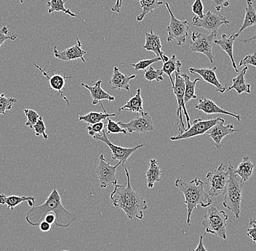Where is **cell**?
Returning a JSON list of instances; mask_svg holds the SVG:
<instances>
[{"mask_svg": "<svg viewBox=\"0 0 256 251\" xmlns=\"http://www.w3.org/2000/svg\"><path fill=\"white\" fill-rule=\"evenodd\" d=\"M210 1L212 6L217 11H220L222 8L227 7L230 5L228 0H210Z\"/></svg>", "mask_w": 256, "mask_h": 251, "instance_id": "cell-46", "label": "cell"}, {"mask_svg": "<svg viewBox=\"0 0 256 251\" xmlns=\"http://www.w3.org/2000/svg\"><path fill=\"white\" fill-rule=\"evenodd\" d=\"M124 169L127 176V186L118 184L114 185V190L110 196L111 204L115 209H122L130 220L138 219L144 221L143 212L148 209V205L140 195L132 188L128 169L126 167Z\"/></svg>", "mask_w": 256, "mask_h": 251, "instance_id": "cell-2", "label": "cell"}, {"mask_svg": "<svg viewBox=\"0 0 256 251\" xmlns=\"http://www.w3.org/2000/svg\"><path fill=\"white\" fill-rule=\"evenodd\" d=\"M94 140H97V141L103 142L106 145H108L110 150L112 152V160L110 161V164L112 161H119L121 163V165L122 166L123 169L126 167V164L128 162V158L130 156L135 153L140 148H143L144 145H137L134 148H123L122 146H118V145H114L110 139L107 137L106 132V129H104L103 132L102 134H96L95 135L92 136Z\"/></svg>", "mask_w": 256, "mask_h": 251, "instance_id": "cell-9", "label": "cell"}, {"mask_svg": "<svg viewBox=\"0 0 256 251\" xmlns=\"http://www.w3.org/2000/svg\"></svg>", "mask_w": 256, "mask_h": 251, "instance_id": "cell-53", "label": "cell"}, {"mask_svg": "<svg viewBox=\"0 0 256 251\" xmlns=\"http://www.w3.org/2000/svg\"><path fill=\"white\" fill-rule=\"evenodd\" d=\"M118 124L122 129H126L127 132L130 134L134 133V132L147 133V132L154 130L151 116L148 113H146L145 114L140 115L135 119L131 120L130 122L123 123L120 121Z\"/></svg>", "mask_w": 256, "mask_h": 251, "instance_id": "cell-15", "label": "cell"}, {"mask_svg": "<svg viewBox=\"0 0 256 251\" xmlns=\"http://www.w3.org/2000/svg\"><path fill=\"white\" fill-rule=\"evenodd\" d=\"M228 216L225 212L216 209L211 206L208 208V212L202 222V225L206 228V233H210L214 236L226 240L227 221Z\"/></svg>", "mask_w": 256, "mask_h": 251, "instance_id": "cell-5", "label": "cell"}, {"mask_svg": "<svg viewBox=\"0 0 256 251\" xmlns=\"http://www.w3.org/2000/svg\"><path fill=\"white\" fill-rule=\"evenodd\" d=\"M33 129L34 131L35 135L36 137L42 136L44 140H48V135L46 134V126L44 121H43L42 117L40 118L36 124L34 126Z\"/></svg>", "mask_w": 256, "mask_h": 251, "instance_id": "cell-41", "label": "cell"}, {"mask_svg": "<svg viewBox=\"0 0 256 251\" xmlns=\"http://www.w3.org/2000/svg\"><path fill=\"white\" fill-rule=\"evenodd\" d=\"M122 4V0H116L114 5L112 7V10L115 12H120V8Z\"/></svg>", "mask_w": 256, "mask_h": 251, "instance_id": "cell-50", "label": "cell"}, {"mask_svg": "<svg viewBox=\"0 0 256 251\" xmlns=\"http://www.w3.org/2000/svg\"><path fill=\"white\" fill-rule=\"evenodd\" d=\"M121 165L119 162L116 165L112 166L110 163H106L103 153L99 156V164L96 168L95 174L100 182V188H106L110 185L118 184L116 172L118 166Z\"/></svg>", "mask_w": 256, "mask_h": 251, "instance_id": "cell-12", "label": "cell"}, {"mask_svg": "<svg viewBox=\"0 0 256 251\" xmlns=\"http://www.w3.org/2000/svg\"><path fill=\"white\" fill-rule=\"evenodd\" d=\"M104 128H105L104 127V124L102 121L96 123V124H90L87 128L88 134L92 137L96 134H102Z\"/></svg>", "mask_w": 256, "mask_h": 251, "instance_id": "cell-43", "label": "cell"}, {"mask_svg": "<svg viewBox=\"0 0 256 251\" xmlns=\"http://www.w3.org/2000/svg\"><path fill=\"white\" fill-rule=\"evenodd\" d=\"M193 251H208L207 249L204 247V244H203V236H200L199 244L196 246V249Z\"/></svg>", "mask_w": 256, "mask_h": 251, "instance_id": "cell-48", "label": "cell"}, {"mask_svg": "<svg viewBox=\"0 0 256 251\" xmlns=\"http://www.w3.org/2000/svg\"><path fill=\"white\" fill-rule=\"evenodd\" d=\"M163 72L162 70H156L152 66L148 67V69L144 71V77L148 81H162L164 80L163 78Z\"/></svg>", "mask_w": 256, "mask_h": 251, "instance_id": "cell-36", "label": "cell"}, {"mask_svg": "<svg viewBox=\"0 0 256 251\" xmlns=\"http://www.w3.org/2000/svg\"><path fill=\"white\" fill-rule=\"evenodd\" d=\"M248 70V66H244V68L240 72L239 74L236 77L232 79V85L230 87L226 88V91H230L232 89H235L238 94H241L243 92L250 94V84H248L246 81V73Z\"/></svg>", "mask_w": 256, "mask_h": 251, "instance_id": "cell-24", "label": "cell"}, {"mask_svg": "<svg viewBox=\"0 0 256 251\" xmlns=\"http://www.w3.org/2000/svg\"><path fill=\"white\" fill-rule=\"evenodd\" d=\"M17 102V99L6 97L4 94H0V116L6 115V112L12 109Z\"/></svg>", "mask_w": 256, "mask_h": 251, "instance_id": "cell-35", "label": "cell"}, {"mask_svg": "<svg viewBox=\"0 0 256 251\" xmlns=\"http://www.w3.org/2000/svg\"><path fill=\"white\" fill-rule=\"evenodd\" d=\"M175 82L174 86H172V90L177 100L178 108L177 110V116L178 118V134L182 133L183 131L185 130L186 127L184 126L183 121V116L182 113L185 114L186 118L187 129L191 126L190 125V118L187 113L186 108L185 106V102H184V92H185V82H184V78L180 75V71L175 72Z\"/></svg>", "mask_w": 256, "mask_h": 251, "instance_id": "cell-8", "label": "cell"}, {"mask_svg": "<svg viewBox=\"0 0 256 251\" xmlns=\"http://www.w3.org/2000/svg\"><path fill=\"white\" fill-rule=\"evenodd\" d=\"M140 91L142 90H140V88H138L135 95L132 98L130 99L126 102V105L119 108V111L128 110V111L132 112V113H138V114H145L143 107V99H142V94H140Z\"/></svg>", "mask_w": 256, "mask_h": 251, "instance_id": "cell-25", "label": "cell"}, {"mask_svg": "<svg viewBox=\"0 0 256 251\" xmlns=\"http://www.w3.org/2000/svg\"><path fill=\"white\" fill-rule=\"evenodd\" d=\"M256 41V31L255 35H254V36H252V37L248 38V39L240 40L239 41L240 42L244 43V44H249V43H250L251 41Z\"/></svg>", "mask_w": 256, "mask_h": 251, "instance_id": "cell-51", "label": "cell"}, {"mask_svg": "<svg viewBox=\"0 0 256 251\" xmlns=\"http://www.w3.org/2000/svg\"><path fill=\"white\" fill-rule=\"evenodd\" d=\"M145 36L146 42L143 47L144 49L153 52L156 57L161 58L163 63L167 62L169 60V57L164 55V52L162 50L161 40L159 35L151 31L148 33H146Z\"/></svg>", "mask_w": 256, "mask_h": 251, "instance_id": "cell-20", "label": "cell"}, {"mask_svg": "<svg viewBox=\"0 0 256 251\" xmlns=\"http://www.w3.org/2000/svg\"><path fill=\"white\" fill-rule=\"evenodd\" d=\"M176 186L180 190L185 197L184 204L186 205V224L191 225V217L194 209L198 206L202 208L208 207L212 204L210 196L204 191V184L198 178L190 182H186L182 179H178L175 182Z\"/></svg>", "mask_w": 256, "mask_h": 251, "instance_id": "cell-3", "label": "cell"}, {"mask_svg": "<svg viewBox=\"0 0 256 251\" xmlns=\"http://www.w3.org/2000/svg\"><path fill=\"white\" fill-rule=\"evenodd\" d=\"M195 108L196 110H201V111H202L203 113L207 115H228V116H231L232 117L236 118L238 121H241L242 118L240 115L234 114V113L222 109V108L218 106L212 100L206 98V97H202V98L200 99L199 102L195 105Z\"/></svg>", "mask_w": 256, "mask_h": 251, "instance_id": "cell-19", "label": "cell"}, {"mask_svg": "<svg viewBox=\"0 0 256 251\" xmlns=\"http://www.w3.org/2000/svg\"><path fill=\"white\" fill-rule=\"evenodd\" d=\"M236 39L235 33H232L230 36H227L225 33H222V39L214 40V43H215V44L220 46L224 52H226L227 55L230 56V59H231L232 66H233L234 71L238 73L239 71H238V66H236V63H235L233 54L234 42Z\"/></svg>", "mask_w": 256, "mask_h": 251, "instance_id": "cell-23", "label": "cell"}, {"mask_svg": "<svg viewBox=\"0 0 256 251\" xmlns=\"http://www.w3.org/2000/svg\"><path fill=\"white\" fill-rule=\"evenodd\" d=\"M218 33H210L207 35L201 32L194 31L190 39V50L192 52L204 54L207 56L210 63H214V56L212 55V47L216 45L214 40Z\"/></svg>", "mask_w": 256, "mask_h": 251, "instance_id": "cell-7", "label": "cell"}, {"mask_svg": "<svg viewBox=\"0 0 256 251\" xmlns=\"http://www.w3.org/2000/svg\"><path fill=\"white\" fill-rule=\"evenodd\" d=\"M216 67L214 68H190V72L191 73H198L206 82L209 83L216 87V92L224 93L226 89V86H224L222 84L216 74Z\"/></svg>", "mask_w": 256, "mask_h": 251, "instance_id": "cell-18", "label": "cell"}, {"mask_svg": "<svg viewBox=\"0 0 256 251\" xmlns=\"http://www.w3.org/2000/svg\"><path fill=\"white\" fill-rule=\"evenodd\" d=\"M102 80H98L94 82V86H89L84 83H81V85L86 87L90 92L91 97L92 99V105H97L100 103L102 100H107L108 101H114L115 97L104 91L102 87Z\"/></svg>", "mask_w": 256, "mask_h": 251, "instance_id": "cell-22", "label": "cell"}, {"mask_svg": "<svg viewBox=\"0 0 256 251\" xmlns=\"http://www.w3.org/2000/svg\"><path fill=\"white\" fill-rule=\"evenodd\" d=\"M44 221L49 223L50 225H52V224L55 223L56 222V216L54 214H48L44 217Z\"/></svg>", "mask_w": 256, "mask_h": 251, "instance_id": "cell-49", "label": "cell"}, {"mask_svg": "<svg viewBox=\"0 0 256 251\" xmlns=\"http://www.w3.org/2000/svg\"><path fill=\"white\" fill-rule=\"evenodd\" d=\"M20 2L22 3V4H24V0H20Z\"/></svg>", "mask_w": 256, "mask_h": 251, "instance_id": "cell-52", "label": "cell"}, {"mask_svg": "<svg viewBox=\"0 0 256 251\" xmlns=\"http://www.w3.org/2000/svg\"><path fill=\"white\" fill-rule=\"evenodd\" d=\"M228 177V170H225L224 163H222L220 166L208 173L206 178L210 185L208 194L210 197H217L224 194Z\"/></svg>", "mask_w": 256, "mask_h": 251, "instance_id": "cell-10", "label": "cell"}, {"mask_svg": "<svg viewBox=\"0 0 256 251\" xmlns=\"http://www.w3.org/2000/svg\"><path fill=\"white\" fill-rule=\"evenodd\" d=\"M163 174L156 159H152L150 161V168L146 172L147 187L152 189L156 182H161L162 174Z\"/></svg>", "mask_w": 256, "mask_h": 251, "instance_id": "cell-26", "label": "cell"}, {"mask_svg": "<svg viewBox=\"0 0 256 251\" xmlns=\"http://www.w3.org/2000/svg\"><path fill=\"white\" fill-rule=\"evenodd\" d=\"M222 118H216L214 119L203 120L201 118H196L193 121V124L188 129H186L182 133L178 135L171 137V141H178V140H186L191 139L196 136L204 135V134L212 126L217 124Z\"/></svg>", "mask_w": 256, "mask_h": 251, "instance_id": "cell-11", "label": "cell"}, {"mask_svg": "<svg viewBox=\"0 0 256 251\" xmlns=\"http://www.w3.org/2000/svg\"><path fill=\"white\" fill-rule=\"evenodd\" d=\"M248 65H254L256 67V52L251 55H246L244 58L240 60L239 66L242 67V65L247 66Z\"/></svg>", "mask_w": 256, "mask_h": 251, "instance_id": "cell-45", "label": "cell"}, {"mask_svg": "<svg viewBox=\"0 0 256 251\" xmlns=\"http://www.w3.org/2000/svg\"><path fill=\"white\" fill-rule=\"evenodd\" d=\"M247 236L252 241L254 244H256V220L250 219L249 222V228L247 230Z\"/></svg>", "mask_w": 256, "mask_h": 251, "instance_id": "cell-44", "label": "cell"}, {"mask_svg": "<svg viewBox=\"0 0 256 251\" xmlns=\"http://www.w3.org/2000/svg\"><path fill=\"white\" fill-rule=\"evenodd\" d=\"M139 1L140 8L142 9V12L138 15V21H142L144 17L147 14L153 12L154 10L164 4L163 1H159V0H136Z\"/></svg>", "mask_w": 256, "mask_h": 251, "instance_id": "cell-33", "label": "cell"}, {"mask_svg": "<svg viewBox=\"0 0 256 251\" xmlns=\"http://www.w3.org/2000/svg\"><path fill=\"white\" fill-rule=\"evenodd\" d=\"M39 227L40 230H41L42 232H44V233L49 232L51 229V225H50L49 223H48V222L44 220H43L42 222L40 224Z\"/></svg>", "mask_w": 256, "mask_h": 251, "instance_id": "cell-47", "label": "cell"}, {"mask_svg": "<svg viewBox=\"0 0 256 251\" xmlns=\"http://www.w3.org/2000/svg\"><path fill=\"white\" fill-rule=\"evenodd\" d=\"M9 27L6 26L4 23H2V28L0 29V47H2L4 41L7 40H12L15 41L17 39L18 36L14 33H10L9 31Z\"/></svg>", "mask_w": 256, "mask_h": 251, "instance_id": "cell-39", "label": "cell"}, {"mask_svg": "<svg viewBox=\"0 0 256 251\" xmlns=\"http://www.w3.org/2000/svg\"><path fill=\"white\" fill-rule=\"evenodd\" d=\"M192 24L195 26L204 28L210 33H218V30L222 25H228L230 21L220 14H216L210 11H208L202 18H200L195 15L192 18Z\"/></svg>", "mask_w": 256, "mask_h": 251, "instance_id": "cell-13", "label": "cell"}, {"mask_svg": "<svg viewBox=\"0 0 256 251\" xmlns=\"http://www.w3.org/2000/svg\"><path fill=\"white\" fill-rule=\"evenodd\" d=\"M162 61L160 57H154V58L152 59H146V60H140L136 63L130 64V66L134 67L135 71H140V70H143L145 71L147 68L151 66L152 64L158 63V62Z\"/></svg>", "mask_w": 256, "mask_h": 251, "instance_id": "cell-38", "label": "cell"}, {"mask_svg": "<svg viewBox=\"0 0 256 251\" xmlns=\"http://www.w3.org/2000/svg\"><path fill=\"white\" fill-rule=\"evenodd\" d=\"M68 0H50L47 1L48 13H52L54 12H63L65 15H68L72 17H76L74 12L70 9L65 7V3Z\"/></svg>", "mask_w": 256, "mask_h": 251, "instance_id": "cell-34", "label": "cell"}, {"mask_svg": "<svg viewBox=\"0 0 256 251\" xmlns=\"http://www.w3.org/2000/svg\"><path fill=\"white\" fill-rule=\"evenodd\" d=\"M164 4H166L168 12L170 15L169 25L166 28V31L168 33V42L176 41L178 45H182L186 41L190 24L186 19H184V20H180L176 18L170 7L169 4L168 2H166Z\"/></svg>", "mask_w": 256, "mask_h": 251, "instance_id": "cell-6", "label": "cell"}, {"mask_svg": "<svg viewBox=\"0 0 256 251\" xmlns=\"http://www.w3.org/2000/svg\"><path fill=\"white\" fill-rule=\"evenodd\" d=\"M102 108H103L104 113L102 112H90L84 116H81L78 114V121H84L88 124H94L96 123L100 122L103 120L106 119L108 117H114L116 116L115 113H107L104 108L102 102H100Z\"/></svg>", "mask_w": 256, "mask_h": 251, "instance_id": "cell-27", "label": "cell"}, {"mask_svg": "<svg viewBox=\"0 0 256 251\" xmlns=\"http://www.w3.org/2000/svg\"><path fill=\"white\" fill-rule=\"evenodd\" d=\"M256 25V11L252 4V0H247V7L246 8L244 22L240 27L238 33H235V37L238 38L240 33L246 28Z\"/></svg>", "mask_w": 256, "mask_h": 251, "instance_id": "cell-29", "label": "cell"}, {"mask_svg": "<svg viewBox=\"0 0 256 251\" xmlns=\"http://www.w3.org/2000/svg\"><path fill=\"white\" fill-rule=\"evenodd\" d=\"M239 131H242V129H235L233 124L225 125V120L222 118L217 124L210 128L204 134L214 140L216 149L220 150L222 148V141L224 137Z\"/></svg>", "mask_w": 256, "mask_h": 251, "instance_id": "cell-16", "label": "cell"}, {"mask_svg": "<svg viewBox=\"0 0 256 251\" xmlns=\"http://www.w3.org/2000/svg\"><path fill=\"white\" fill-rule=\"evenodd\" d=\"M182 63L180 60H178L177 57L175 55H172L170 58L167 62L163 63L162 66V71L163 73L168 75L170 80L171 84H172V87L174 86V79L172 78V73L174 72L180 71V68H182Z\"/></svg>", "mask_w": 256, "mask_h": 251, "instance_id": "cell-30", "label": "cell"}, {"mask_svg": "<svg viewBox=\"0 0 256 251\" xmlns=\"http://www.w3.org/2000/svg\"><path fill=\"white\" fill-rule=\"evenodd\" d=\"M54 56L58 60L62 61L70 62L72 60L81 59L83 63H86V60L84 58V55L87 54L86 51L83 50L82 48V42L80 41L79 38H76L74 45L70 48H67L65 50L58 51L57 47H54Z\"/></svg>", "mask_w": 256, "mask_h": 251, "instance_id": "cell-17", "label": "cell"}, {"mask_svg": "<svg viewBox=\"0 0 256 251\" xmlns=\"http://www.w3.org/2000/svg\"><path fill=\"white\" fill-rule=\"evenodd\" d=\"M33 64L40 72H42L43 76L47 79L51 90L57 92L59 95L66 102L67 105H70V101L64 95V90L65 89L67 80L72 79V76H66L65 74H60V73H58L56 71H54V74L50 76L46 68H42L41 66L35 63H33Z\"/></svg>", "mask_w": 256, "mask_h": 251, "instance_id": "cell-14", "label": "cell"}, {"mask_svg": "<svg viewBox=\"0 0 256 251\" xmlns=\"http://www.w3.org/2000/svg\"><path fill=\"white\" fill-rule=\"evenodd\" d=\"M255 166L250 158L244 156L242 161L238 165V169L234 170L235 174H238L243 182H247L252 175Z\"/></svg>", "mask_w": 256, "mask_h": 251, "instance_id": "cell-28", "label": "cell"}, {"mask_svg": "<svg viewBox=\"0 0 256 251\" xmlns=\"http://www.w3.org/2000/svg\"><path fill=\"white\" fill-rule=\"evenodd\" d=\"M180 75L184 78V82H185L184 102H185V104H187L192 99L195 100V99L198 98V96L195 94V88H196V82L200 81V79L199 78H196L194 81H191L190 76L186 73H180Z\"/></svg>", "mask_w": 256, "mask_h": 251, "instance_id": "cell-32", "label": "cell"}, {"mask_svg": "<svg viewBox=\"0 0 256 251\" xmlns=\"http://www.w3.org/2000/svg\"><path fill=\"white\" fill-rule=\"evenodd\" d=\"M35 200L33 196H6V195H0V204L7 205L8 209L14 210L16 206L23 202H28V201Z\"/></svg>", "mask_w": 256, "mask_h": 251, "instance_id": "cell-31", "label": "cell"}, {"mask_svg": "<svg viewBox=\"0 0 256 251\" xmlns=\"http://www.w3.org/2000/svg\"><path fill=\"white\" fill-rule=\"evenodd\" d=\"M106 126H105V129L106 131V134H124V135L127 134V131L124 129H122L119 125L118 123L112 121L110 117L107 118Z\"/></svg>", "mask_w": 256, "mask_h": 251, "instance_id": "cell-37", "label": "cell"}, {"mask_svg": "<svg viewBox=\"0 0 256 251\" xmlns=\"http://www.w3.org/2000/svg\"><path fill=\"white\" fill-rule=\"evenodd\" d=\"M48 214L56 216V225L58 228H68L75 222L76 216L64 207L58 192L54 188L44 204L32 207L26 215V221L32 226H39Z\"/></svg>", "mask_w": 256, "mask_h": 251, "instance_id": "cell-1", "label": "cell"}, {"mask_svg": "<svg viewBox=\"0 0 256 251\" xmlns=\"http://www.w3.org/2000/svg\"><path fill=\"white\" fill-rule=\"evenodd\" d=\"M140 76H137L136 75L128 76L122 73L120 71L118 67L115 66L114 68L113 73L111 79L110 81V85H111L110 89L111 90H121V89H126L127 92H130V80L137 79Z\"/></svg>", "mask_w": 256, "mask_h": 251, "instance_id": "cell-21", "label": "cell"}, {"mask_svg": "<svg viewBox=\"0 0 256 251\" xmlns=\"http://www.w3.org/2000/svg\"><path fill=\"white\" fill-rule=\"evenodd\" d=\"M192 10L194 14L199 17L200 18H202L204 16V6H203L202 0H195L194 2L192 4Z\"/></svg>", "mask_w": 256, "mask_h": 251, "instance_id": "cell-42", "label": "cell"}, {"mask_svg": "<svg viewBox=\"0 0 256 251\" xmlns=\"http://www.w3.org/2000/svg\"><path fill=\"white\" fill-rule=\"evenodd\" d=\"M228 181L223 194V206L226 209L231 211L235 218L238 220L240 218V207L242 201L244 182L238 174H235L234 169L231 163H230L228 166Z\"/></svg>", "mask_w": 256, "mask_h": 251, "instance_id": "cell-4", "label": "cell"}, {"mask_svg": "<svg viewBox=\"0 0 256 251\" xmlns=\"http://www.w3.org/2000/svg\"><path fill=\"white\" fill-rule=\"evenodd\" d=\"M24 113L27 118V121L26 123V126L33 129L34 126L36 124L40 116L35 110L32 109H24Z\"/></svg>", "mask_w": 256, "mask_h": 251, "instance_id": "cell-40", "label": "cell"}]
</instances>
